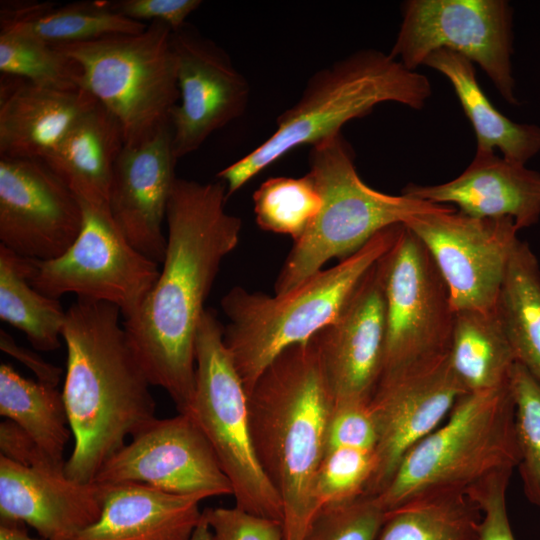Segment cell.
Instances as JSON below:
<instances>
[{
  "label": "cell",
  "mask_w": 540,
  "mask_h": 540,
  "mask_svg": "<svg viewBox=\"0 0 540 540\" xmlns=\"http://www.w3.org/2000/svg\"><path fill=\"white\" fill-rule=\"evenodd\" d=\"M226 184L176 178L169 197L163 268L123 326L152 386L186 413L195 388V337L223 259L238 245L241 219L226 212Z\"/></svg>",
  "instance_id": "6da1fadb"
},
{
  "label": "cell",
  "mask_w": 540,
  "mask_h": 540,
  "mask_svg": "<svg viewBox=\"0 0 540 540\" xmlns=\"http://www.w3.org/2000/svg\"><path fill=\"white\" fill-rule=\"evenodd\" d=\"M120 315L115 305L87 298H77L66 311L61 392L74 446L65 475L79 483H93L126 439L157 418L152 385Z\"/></svg>",
  "instance_id": "7a4b0ae2"
},
{
  "label": "cell",
  "mask_w": 540,
  "mask_h": 540,
  "mask_svg": "<svg viewBox=\"0 0 540 540\" xmlns=\"http://www.w3.org/2000/svg\"><path fill=\"white\" fill-rule=\"evenodd\" d=\"M334 402L312 339L277 356L248 394L254 449L282 501L284 540H304L317 513L313 485Z\"/></svg>",
  "instance_id": "3957f363"
},
{
  "label": "cell",
  "mask_w": 540,
  "mask_h": 540,
  "mask_svg": "<svg viewBox=\"0 0 540 540\" xmlns=\"http://www.w3.org/2000/svg\"><path fill=\"white\" fill-rule=\"evenodd\" d=\"M432 94L429 79L375 49L356 51L316 72L298 101L277 118V128L261 145L221 170L228 198L290 151L341 133L348 121L375 106L395 102L422 109Z\"/></svg>",
  "instance_id": "277c9868"
},
{
  "label": "cell",
  "mask_w": 540,
  "mask_h": 540,
  "mask_svg": "<svg viewBox=\"0 0 540 540\" xmlns=\"http://www.w3.org/2000/svg\"><path fill=\"white\" fill-rule=\"evenodd\" d=\"M403 223L383 229L362 248L293 289L270 296L241 286L221 300L223 340L247 395L287 348L308 342L339 314L371 267L395 244Z\"/></svg>",
  "instance_id": "5b68a950"
},
{
  "label": "cell",
  "mask_w": 540,
  "mask_h": 540,
  "mask_svg": "<svg viewBox=\"0 0 540 540\" xmlns=\"http://www.w3.org/2000/svg\"><path fill=\"white\" fill-rule=\"evenodd\" d=\"M519 462L509 383L458 398L447 419L402 458L377 499L387 512L440 494L465 493L483 477Z\"/></svg>",
  "instance_id": "8992f818"
},
{
  "label": "cell",
  "mask_w": 540,
  "mask_h": 540,
  "mask_svg": "<svg viewBox=\"0 0 540 540\" xmlns=\"http://www.w3.org/2000/svg\"><path fill=\"white\" fill-rule=\"evenodd\" d=\"M309 164L322 205L285 259L275 294L298 286L332 258L343 260L354 254L383 229L450 206L369 187L358 175L354 153L341 133L311 146Z\"/></svg>",
  "instance_id": "52a82bcc"
},
{
  "label": "cell",
  "mask_w": 540,
  "mask_h": 540,
  "mask_svg": "<svg viewBox=\"0 0 540 540\" xmlns=\"http://www.w3.org/2000/svg\"><path fill=\"white\" fill-rule=\"evenodd\" d=\"M75 61L87 90L119 122L125 145L170 124L179 101L172 29L161 22L134 34L52 45Z\"/></svg>",
  "instance_id": "ba28073f"
},
{
  "label": "cell",
  "mask_w": 540,
  "mask_h": 540,
  "mask_svg": "<svg viewBox=\"0 0 540 540\" xmlns=\"http://www.w3.org/2000/svg\"><path fill=\"white\" fill-rule=\"evenodd\" d=\"M228 477L235 506L283 522L281 498L255 452L248 395L223 340V325L205 309L195 337V388L189 409Z\"/></svg>",
  "instance_id": "9c48e42d"
},
{
  "label": "cell",
  "mask_w": 540,
  "mask_h": 540,
  "mask_svg": "<svg viewBox=\"0 0 540 540\" xmlns=\"http://www.w3.org/2000/svg\"><path fill=\"white\" fill-rule=\"evenodd\" d=\"M382 266L386 339L380 379L447 356L455 318L434 260L405 224Z\"/></svg>",
  "instance_id": "30bf717a"
},
{
  "label": "cell",
  "mask_w": 540,
  "mask_h": 540,
  "mask_svg": "<svg viewBox=\"0 0 540 540\" xmlns=\"http://www.w3.org/2000/svg\"><path fill=\"white\" fill-rule=\"evenodd\" d=\"M513 38V9L506 0H408L389 55L416 71L435 50H452L478 64L506 102L519 105Z\"/></svg>",
  "instance_id": "8fae6325"
},
{
  "label": "cell",
  "mask_w": 540,
  "mask_h": 540,
  "mask_svg": "<svg viewBox=\"0 0 540 540\" xmlns=\"http://www.w3.org/2000/svg\"><path fill=\"white\" fill-rule=\"evenodd\" d=\"M81 202L83 223L59 257L34 260L30 283L51 298L74 293L115 305L124 320L141 306L156 282L158 263L135 249L119 230L108 205Z\"/></svg>",
  "instance_id": "7c38bea8"
},
{
  "label": "cell",
  "mask_w": 540,
  "mask_h": 540,
  "mask_svg": "<svg viewBox=\"0 0 540 540\" xmlns=\"http://www.w3.org/2000/svg\"><path fill=\"white\" fill-rule=\"evenodd\" d=\"M425 245L455 311L496 309L519 238L509 217L477 218L449 206L404 223Z\"/></svg>",
  "instance_id": "4fadbf2b"
},
{
  "label": "cell",
  "mask_w": 540,
  "mask_h": 540,
  "mask_svg": "<svg viewBox=\"0 0 540 540\" xmlns=\"http://www.w3.org/2000/svg\"><path fill=\"white\" fill-rule=\"evenodd\" d=\"M94 482H133L203 499L233 494L213 448L188 413L153 420L105 462Z\"/></svg>",
  "instance_id": "5bb4252c"
},
{
  "label": "cell",
  "mask_w": 540,
  "mask_h": 540,
  "mask_svg": "<svg viewBox=\"0 0 540 540\" xmlns=\"http://www.w3.org/2000/svg\"><path fill=\"white\" fill-rule=\"evenodd\" d=\"M465 393L448 355L379 380L368 403L378 439L366 494L385 489L404 455L443 423Z\"/></svg>",
  "instance_id": "9a60e30c"
},
{
  "label": "cell",
  "mask_w": 540,
  "mask_h": 540,
  "mask_svg": "<svg viewBox=\"0 0 540 540\" xmlns=\"http://www.w3.org/2000/svg\"><path fill=\"white\" fill-rule=\"evenodd\" d=\"M78 197L41 159L0 158V241L16 254L47 261L78 237Z\"/></svg>",
  "instance_id": "2e32d148"
},
{
  "label": "cell",
  "mask_w": 540,
  "mask_h": 540,
  "mask_svg": "<svg viewBox=\"0 0 540 540\" xmlns=\"http://www.w3.org/2000/svg\"><path fill=\"white\" fill-rule=\"evenodd\" d=\"M172 44L179 101L170 124L172 151L178 160L244 113L249 85L229 56L187 23L172 31Z\"/></svg>",
  "instance_id": "e0dca14e"
},
{
  "label": "cell",
  "mask_w": 540,
  "mask_h": 540,
  "mask_svg": "<svg viewBox=\"0 0 540 540\" xmlns=\"http://www.w3.org/2000/svg\"><path fill=\"white\" fill-rule=\"evenodd\" d=\"M385 339L381 257L335 319L312 338L335 402L369 403L381 376Z\"/></svg>",
  "instance_id": "ac0fdd59"
},
{
  "label": "cell",
  "mask_w": 540,
  "mask_h": 540,
  "mask_svg": "<svg viewBox=\"0 0 540 540\" xmlns=\"http://www.w3.org/2000/svg\"><path fill=\"white\" fill-rule=\"evenodd\" d=\"M176 162L171 124H167L136 144L124 145L109 189L113 221L135 249L158 264L167 246L162 228Z\"/></svg>",
  "instance_id": "d6986e66"
},
{
  "label": "cell",
  "mask_w": 540,
  "mask_h": 540,
  "mask_svg": "<svg viewBox=\"0 0 540 540\" xmlns=\"http://www.w3.org/2000/svg\"><path fill=\"white\" fill-rule=\"evenodd\" d=\"M401 194L457 206L477 218L509 217L519 231L540 220V173L494 151L476 149L469 166L456 178L437 185L409 183Z\"/></svg>",
  "instance_id": "ffe728a7"
},
{
  "label": "cell",
  "mask_w": 540,
  "mask_h": 540,
  "mask_svg": "<svg viewBox=\"0 0 540 540\" xmlns=\"http://www.w3.org/2000/svg\"><path fill=\"white\" fill-rule=\"evenodd\" d=\"M101 515L100 488L0 455V520L22 522L44 540H75Z\"/></svg>",
  "instance_id": "44dd1931"
},
{
  "label": "cell",
  "mask_w": 540,
  "mask_h": 540,
  "mask_svg": "<svg viewBox=\"0 0 540 540\" xmlns=\"http://www.w3.org/2000/svg\"><path fill=\"white\" fill-rule=\"evenodd\" d=\"M97 103L85 89L54 90L2 75L0 158L42 160Z\"/></svg>",
  "instance_id": "7402d4cb"
},
{
  "label": "cell",
  "mask_w": 540,
  "mask_h": 540,
  "mask_svg": "<svg viewBox=\"0 0 540 540\" xmlns=\"http://www.w3.org/2000/svg\"><path fill=\"white\" fill-rule=\"evenodd\" d=\"M97 484L101 515L75 540H190L202 518L199 496L133 482Z\"/></svg>",
  "instance_id": "603a6c76"
},
{
  "label": "cell",
  "mask_w": 540,
  "mask_h": 540,
  "mask_svg": "<svg viewBox=\"0 0 540 540\" xmlns=\"http://www.w3.org/2000/svg\"><path fill=\"white\" fill-rule=\"evenodd\" d=\"M124 145L119 122L97 103L42 160L80 201L108 205L114 166Z\"/></svg>",
  "instance_id": "cb8c5ba5"
},
{
  "label": "cell",
  "mask_w": 540,
  "mask_h": 540,
  "mask_svg": "<svg viewBox=\"0 0 540 540\" xmlns=\"http://www.w3.org/2000/svg\"><path fill=\"white\" fill-rule=\"evenodd\" d=\"M423 65L440 72L451 83L474 129L477 149L497 148L504 158L523 165L540 153V127L513 122L499 112L479 85L473 62L468 58L440 48Z\"/></svg>",
  "instance_id": "d4e9b609"
},
{
  "label": "cell",
  "mask_w": 540,
  "mask_h": 540,
  "mask_svg": "<svg viewBox=\"0 0 540 540\" xmlns=\"http://www.w3.org/2000/svg\"><path fill=\"white\" fill-rule=\"evenodd\" d=\"M0 31L25 34L50 45L87 42L116 34H134L147 24L122 16L110 1L66 5L48 2L2 1Z\"/></svg>",
  "instance_id": "484cf974"
},
{
  "label": "cell",
  "mask_w": 540,
  "mask_h": 540,
  "mask_svg": "<svg viewBox=\"0 0 540 540\" xmlns=\"http://www.w3.org/2000/svg\"><path fill=\"white\" fill-rule=\"evenodd\" d=\"M448 356L467 393L507 385L516 363L497 309L455 311Z\"/></svg>",
  "instance_id": "4316f807"
},
{
  "label": "cell",
  "mask_w": 540,
  "mask_h": 540,
  "mask_svg": "<svg viewBox=\"0 0 540 540\" xmlns=\"http://www.w3.org/2000/svg\"><path fill=\"white\" fill-rule=\"evenodd\" d=\"M496 309L516 363L540 383V265L529 244L520 239L510 257Z\"/></svg>",
  "instance_id": "83f0119b"
},
{
  "label": "cell",
  "mask_w": 540,
  "mask_h": 540,
  "mask_svg": "<svg viewBox=\"0 0 540 540\" xmlns=\"http://www.w3.org/2000/svg\"><path fill=\"white\" fill-rule=\"evenodd\" d=\"M33 269L34 259L0 244V319L21 330L34 349L50 352L61 345L66 311L59 299L33 287Z\"/></svg>",
  "instance_id": "f1b7e54d"
},
{
  "label": "cell",
  "mask_w": 540,
  "mask_h": 540,
  "mask_svg": "<svg viewBox=\"0 0 540 540\" xmlns=\"http://www.w3.org/2000/svg\"><path fill=\"white\" fill-rule=\"evenodd\" d=\"M0 414L23 429L55 460L64 461L72 434L62 392L56 387L20 375L0 365Z\"/></svg>",
  "instance_id": "f546056e"
},
{
  "label": "cell",
  "mask_w": 540,
  "mask_h": 540,
  "mask_svg": "<svg viewBox=\"0 0 540 540\" xmlns=\"http://www.w3.org/2000/svg\"><path fill=\"white\" fill-rule=\"evenodd\" d=\"M480 520L466 493L429 496L388 512L377 540H477Z\"/></svg>",
  "instance_id": "4dcf8cb0"
},
{
  "label": "cell",
  "mask_w": 540,
  "mask_h": 540,
  "mask_svg": "<svg viewBox=\"0 0 540 540\" xmlns=\"http://www.w3.org/2000/svg\"><path fill=\"white\" fill-rule=\"evenodd\" d=\"M258 226L290 236L297 242L315 220L322 205L319 190L309 173L303 177H271L253 194Z\"/></svg>",
  "instance_id": "1f68e13d"
},
{
  "label": "cell",
  "mask_w": 540,
  "mask_h": 540,
  "mask_svg": "<svg viewBox=\"0 0 540 540\" xmlns=\"http://www.w3.org/2000/svg\"><path fill=\"white\" fill-rule=\"evenodd\" d=\"M0 71L37 86L60 91L84 89L78 64L37 38L0 31Z\"/></svg>",
  "instance_id": "d6a6232c"
},
{
  "label": "cell",
  "mask_w": 540,
  "mask_h": 540,
  "mask_svg": "<svg viewBox=\"0 0 540 540\" xmlns=\"http://www.w3.org/2000/svg\"><path fill=\"white\" fill-rule=\"evenodd\" d=\"M519 462L526 498L540 508V383L515 363L509 378Z\"/></svg>",
  "instance_id": "836d02e7"
},
{
  "label": "cell",
  "mask_w": 540,
  "mask_h": 540,
  "mask_svg": "<svg viewBox=\"0 0 540 540\" xmlns=\"http://www.w3.org/2000/svg\"><path fill=\"white\" fill-rule=\"evenodd\" d=\"M374 450L337 448L327 451L317 470L313 498L317 511L366 494L375 469Z\"/></svg>",
  "instance_id": "e575fe53"
},
{
  "label": "cell",
  "mask_w": 540,
  "mask_h": 540,
  "mask_svg": "<svg viewBox=\"0 0 540 540\" xmlns=\"http://www.w3.org/2000/svg\"><path fill=\"white\" fill-rule=\"evenodd\" d=\"M388 512L376 496L321 507L304 540H377Z\"/></svg>",
  "instance_id": "d590c367"
},
{
  "label": "cell",
  "mask_w": 540,
  "mask_h": 540,
  "mask_svg": "<svg viewBox=\"0 0 540 540\" xmlns=\"http://www.w3.org/2000/svg\"><path fill=\"white\" fill-rule=\"evenodd\" d=\"M512 468L497 470L466 490L481 511L477 540H516L507 512L506 493Z\"/></svg>",
  "instance_id": "8d00e7d4"
},
{
  "label": "cell",
  "mask_w": 540,
  "mask_h": 540,
  "mask_svg": "<svg viewBox=\"0 0 540 540\" xmlns=\"http://www.w3.org/2000/svg\"><path fill=\"white\" fill-rule=\"evenodd\" d=\"M377 439L368 403L334 402L327 427L326 452L337 448L375 451Z\"/></svg>",
  "instance_id": "74e56055"
},
{
  "label": "cell",
  "mask_w": 540,
  "mask_h": 540,
  "mask_svg": "<svg viewBox=\"0 0 540 540\" xmlns=\"http://www.w3.org/2000/svg\"><path fill=\"white\" fill-rule=\"evenodd\" d=\"M209 540H284L283 524L234 507H208Z\"/></svg>",
  "instance_id": "f35d334b"
},
{
  "label": "cell",
  "mask_w": 540,
  "mask_h": 540,
  "mask_svg": "<svg viewBox=\"0 0 540 540\" xmlns=\"http://www.w3.org/2000/svg\"><path fill=\"white\" fill-rule=\"evenodd\" d=\"M0 451L1 456L22 466L65 474V463L51 457L23 429L10 420L0 424Z\"/></svg>",
  "instance_id": "ab89813d"
},
{
  "label": "cell",
  "mask_w": 540,
  "mask_h": 540,
  "mask_svg": "<svg viewBox=\"0 0 540 540\" xmlns=\"http://www.w3.org/2000/svg\"><path fill=\"white\" fill-rule=\"evenodd\" d=\"M199 0H120L110 1L122 16L137 21L161 22L172 31L186 24L187 17L200 5Z\"/></svg>",
  "instance_id": "60d3db41"
},
{
  "label": "cell",
  "mask_w": 540,
  "mask_h": 540,
  "mask_svg": "<svg viewBox=\"0 0 540 540\" xmlns=\"http://www.w3.org/2000/svg\"><path fill=\"white\" fill-rule=\"evenodd\" d=\"M0 348L3 352L17 359L29 368L37 377V380L57 387L62 369L46 362L35 352L16 344L14 339L5 331H0Z\"/></svg>",
  "instance_id": "b9f144b4"
},
{
  "label": "cell",
  "mask_w": 540,
  "mask_h": 540,
  "mask_svg": "<svg viewBox=\"0 0 540 540\" xmlns=\"http://www.w3.org/2000/svg\"><path fill=\"white\" fill-rule=\"evenodd\" d=\"M24 523L10 520H0V540H44L31 537Z\"/></svg>",
  "instance_id": "7bdbcfd3"
},
{
  "label": "cell",
  "mask_w": 540,
  "mask_h": 540,
  "mask_svg": "<svg viewBox=\"0 0 540 540\" xmlns=\"http://www.w3.org/2000/svg\"><path fill=\"white\" fill-rule=\"evenodd\" d=\"M210 538V528L209 525L202 513V518L198 523L195 531L192 534L190 540H209Z\"/></svg>",
  "instance_id": "ee69618b"
}]
</instances>
